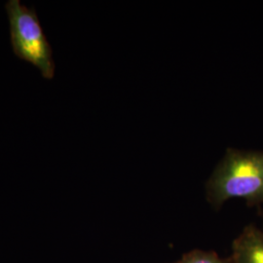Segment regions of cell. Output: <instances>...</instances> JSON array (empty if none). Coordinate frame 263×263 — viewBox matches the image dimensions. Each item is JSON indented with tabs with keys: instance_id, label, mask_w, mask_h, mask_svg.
Instances as JSON below:
<instances>
[{
	"instance_id": "obj_1",
	"label": "cell",
	"mask_w": 263,
	"mask_h": 263,
	"mask_svg": "<svg viewBox=\"0 0 263 263\" xmlns=\"http://www.w3.org/2000/svg\"><path fill=\"white\" fill-rule=\"evenodd\" d=\"M207 190L215 207L231 198L245 199L249 206L263 203V151L228 148L208 181Z\"/></svg>"
},
{
	"instance_id": "obj_2",
	"label": "cell",
	"mask_w": 263,
	"mask_h": 263,
	"mask_svg": "<svg viewBox=\"0 0 263 263\" xmlns=\"http://www.w3.org/2000/svg\"><path fill=\"white\" fill-rule=\"evenodd\" d=\"M5 9L9 20L10 41L14 55L35 66L43 78L53 79L56 72L53 50L34 7L28 8L20 0H9L5 4Z\"/></svg>"
},
{
	"instance_id": "obj_3",
	"label": "cell",
	"mask_w": 263,
	"mask_h": 263,
	"mask_svg": "<svg viewBox=\"0 0 263 263\" xmlns=\"http://www.w3.org/2000/svg\"><path fill=\"white\" fill-rule=\"evenodd\" d=\"M232 263H263V231L254 226L245 227L234 240Z\"/></svg>"
},
{
	"instance_id": "obj_4",
	"label": "cell",
	"mask_w": 263,
	"mask_h": 263,
	"mask_svg": "<svg viewBox=\"0 0 263 263\" xmlns=\"http://www.w3.org/2000/svg\"><path fill=\"white\" fill-rule=\"evenodd\" d=\"M230 260L219 257L214 252L195 250L184 254L177 263H229Z\"/></svg>"
}]
</instances>
